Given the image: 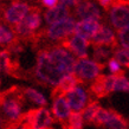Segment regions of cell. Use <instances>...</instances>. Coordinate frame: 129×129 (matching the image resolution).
I'll use <instances>...</instances> for the list:
<instances>
[{"label":"cell","instance_id":"obj_1","mask_svg":"<svg viewBox=\"0 0 129 129\" xmlns=\"http://www.w3.org/2000/svg\"><path fill=\"white\" fill-rule=\"evenodd\" d=\"M76 59L77 57L64 44L43 49L36 58V79L56 89L67 75L74 72Z\"/></svg>","mask_w":129,"mask_h":129},{"label":"cell","instance_id":"obj_2","mask_svg":"<svg viewBox=\"0 0 129 129\" xmlns=\"http://www.w3.org/2000/svg\"><path fill=\"white\" fill-rule=\"evenodd\" d=\"M24 103L23 95L16 91L7 92L0 98V114L3 115L7 124L14 125L24 120Z\"/></svg>","mask_w":129,"mask_h":129},{"label":"cell","instance_id":"obj_3","mask_svg":"<svg viewBox=\"0 0 129 129\" xmlns=\"http://www.w3.org/2000/svg\"><path fill=\"white\" fill-rule=\"evenodd\" d=\"M103 70L104 64L98 63L89 56L77 58L74 67V74L81 83H92L101 76Z\"/></svg>","mask_w":129,"mask_h":129},{"label":"cell","instance_id":"obj_4","mask_svg":"<svg viewBox=\"0 0 129 129\" xmlns=\"http://www.w3.org/2000/svg\"><path fill=\"white\" fill-rule=\"evenodd\" d=\"M77 18L74 14L60 19L56 23L49 24L45 28V37L53 43H64L72 33H75Z\"/></svg>","mask_w":129,"mask_h":129},{"label":"cell","instance_id":"obj_5","mask_svg":"<svg viewBox=\"0 0 129 129\" xmlns=\"http://www.w3.org/2000/svg\"><path fill=\"white\" fill-rule=\"evenodd\" d=\"M44 17L38 10H33L28 12V14L24 18L19 24L14 26V31L20 38H31L38 32L43 26Z\"/></svg>","mask_w":129,"mask_h":129},{"label":"cell","instance_id":"obj_6","mask_svg":"<svg viewBox=\"0 0 129 129\" xmlns=\"http://www.w3.org/2000/svg\"><path fill=\"white\" fill-rule=\"evenodd\" d=\"M32 10L31 5L25 0H12L11 3L5 6L3 10V20L11 26H16L19 24L28 12Z\"/></svg>","mask_w":129,"mask_h":129},{"label":"cell","instance_id":"obj_7","mask_svg":"<svg viewBox=\"0 0 129 129\" xmlns=\"http://www.w3.org/2000/svg\"><path fill=\"white\" fill-rule=\"evenodd\" d=\"M24 122L35 129H47L53 125L55 118L52 116L51 110H47L46 107L31 109L24 116Z\"/></svg>","mask_w":129,"mask_h":129},{"label":"cell","instance_id":"obj_8","mask_svg":"<svg viewBox=\"0 0 129 129\" xmlns=\"http://www.w3.org/2000/svg\"><path fill=\"white\" fill-rule=\"evenodd\" d=\"M64 95H65L72 111H82L91 102L90 101L89 90L86 89V86L83 85L81 82L77 85H75L72 89L67 91Z\"/></svg>","mask_w":129,"mask_h":129},{"label":"cell","instance_id":"obj_9","mask_svg":"<svg viewBox=\"0 0 129 129\" xmlns=\"http://www.w3.org/2000/svg\"><path fill=\"white\" fill-rule=\"evenodd\" d=\"M108 21L116 31L129 25V5L114 3L108 8Z\"/></svg>","mask_w":129,"mask_h":129},{"label":"cell","instance_id":"obj_10","mask_svg":"<svg viewBox=\"0 0 129 129\" xmlns=\"http://www.w3.org/2000/svg\"><path fill=\"white\" fill-rule=\"evenodd\" d=\"M51 113H52V116L55 118V121L63 123V124H67L72 110H71L69 102H68L64 94L55 91L53 100H52V103H51Z\"/></svg>","mask_w":129,"mask_h":129},{"label":"cell","instance_id":"obj_11","mask_svg":"<svg viewBox=\"0 0 129 129\" xmlns=\"http://www.w3.org/2000/svg\"><path fill=\"white\" fill-rule=\"evenodd\" d=\"M74 16L77 19H98L102 20L103 12L97 1L94 0H82L74 8Z\"/></svg>","mask_w":129,"mask_h":129},{"label":"cell","instance_id":"obj_12","mask_svg":"<svg viewBox=\"0 0 129 129\" xmlns=\"http://www.w3.org/2000/svg\"><path fill=\"white\" fill-rule=\"evenodd\" d=\"M63 44H64L77 58L88 57V56H89L90 47L92 46V44H91V42H90L89 39H86V38L77 35V33H72Z\"/></svg>","mask_w":129,"mask_h":129},{"label":"cell","instance_id":"obj_13","mask_svg":"<svg viewBox=\"0 0 129 129\" xmlns=\"http://www.w3.org/2000/svg\"><path fill=\"white\" fill-rule=\"evenodd\" d=\"M115 79L116 75L107 74L101 75L96 81L91 84V91L94 92L97 97H104L114 92V86H115Z\"/></svg>","mask_w":129,"mask_h":129},{"label":"cell","instance_id":"obj_14","mask_svg":"<svg viewBox=\"0 0 129 129\" xmlns=\"http://www.w3.org/2000/svg\"><path fill=\"white\" fill-rule=\"evenodd\" d=\"M102 25H103L102 21L98 19H77L75 33L82 36L91 42V39L102 27Z\"/></svg>","mask_w":129,"mask_h":129},{"label":"cell","instance_id":"obj_15","mask_svg":"<svg viewBox=\"0 0 129 129\" xmlns=\"http://www.w3.org/2000/svg\"><path fill=\"white\" fill-rule=\"evenodd\" d=\"M23 100L24 103L27 104L31 109H38V108H44L47 106V97L45 95L39 91L38 89H36L33 86H28L23 90Z\"/></svg>","mask_w":129,"mask_h":129},{"label":"cell","instance_id":"obj_16","mask_svg":"<svg viewBox=\"0 0 129 129\" xmlns=\"http://www.w3.org/2000/svg\"><path fill=\"white\" fill-rule=\"evenodd\" d=\"M92 45H113L117 44V31L111 25H102L100 31L91 39Z\"/></svg>","mask_w":129,"mask_h":129},{"label":"cell","instance_id":"obj_17","mask_svg":"<svg viewBox=\"0 0 129 129\" xmlns=\"http://www.w3.org/2000/svg\"><path fill=\"white\" fill-rule=\"evenodd\" d=\"M71 8H69L68 6L63 5L59 3L58 5H56L55 7H51V8H46L45 13L43 14L44 17V21L46 25L49 24H52V23H56L60 19H64L71 14L70 12Z\"/></svg>","mask_w":129,"mask_h":129},{"label":"cell","instance_id":"obj_18","mask_svg":"<svg viewBox=\"0 0 129 129\" xmlns=\"http://www.w3.org/2000/svg\"><path fill=\"white\" fill-rule=\"evenodd\" d=\"M114 55L113 45H92V58L98 63L106 64Z\"/></svg>","mask_w":129,"mask_h":129},{"label":"cell","instance_id":"obj_19","mask_svg":"<svg viewBox=\"0 0 129 129\" xmlns=\"http://www.w3.org/2000/svg\"><path fill=\"white\" fill-rule=\"evenodd\" d=\"M18 37L14 27L8 24H0V46H10Z\"/></svg>","mask_w":129,"mask_h":129},{"label":"cell","instance_id":"obj_20","mask_svg":"<svg viewBox=\"0 0 129 129\" xmlns=\"http://www.w3.org/2000/svg\"><path fill=\"white\" fill-rule=\"evenodd\" d=\"M79 83V79L75 76V74H69L67 75L64 78L62 79V82L59 83V85L55 89L56 92H60V94H65L67 91L72 89L75 85H77Z\"/></svg>","mask_w":129,"mask_h":129},{"label":"cell","instance_id":"obj_21","mask_svg":"<svg viewBox=\"0 0 129 129\" xmlns=\"http://www.w3.org/2000/svg\"><path fill=\"white\" fill-rule=\"evenodd\" d=\"M116 114V111L110 109H106V108H100V110L97 111L96 116H95V120L92 122V124L97 125V127H104V125L108 123V122L113 118V116Z\"/></svg>","mask_w":129,"mask_h":129},{"label":"cell","instance_id":"obj_22","mask_svg":"<svg viewBox=\"0 0 129 129\" xmlns=\"http://www.w3.org/2000/svg\"><path fill=\"white\" fill-rule=\"evenodd\" d=\"M100 108H101V104L98 102H90L89 104L82 110V115L85 124H90V123L94 122L95 116H96L97 111L100 110Z\"/></svg>","mask_w":129,"mask_h":129},{"label":"cell","instance_id":"obj_23","mask_svg":"<svg viewBox=\"0 0 129 129\" xmlns=\"http://www.w3.org/2000/svg\"><path fill=\"white\" fill-rule=\"evenodd\" d=\"M114 92L117 94H129V78L123 74L116 75Z\"/></svg>","mask_w":129,"mask_h":129},{"label":"cell","instance_id":"obj_24","mask_svg":"<svg viewBox=\"0 0 129 129\" xmlns=\"http://www.w3.org/2000/svg\"><path fill=\"white\" fill-rule=\"evenodd\" d=\"M84 124H85V122L83 118L82 111H72L65 125L71 129H82Z\"/></svg>","mask_w":129,"mask_h":129},{"label":"cell","instance_id":"obj_25","mask_svg":"<svg viewBox=\"0 0 129 129\" xmlns=\"http://www.w3.org/2000/svg\"><path fill=\"white\" fill-rule=\"evenodd\" d=\"M104 128H108V129H127L128 128V122L125 121L121 115H118V114L116 113L113 116V118L104 125Z\"/></svg>","mask_w":129,"mask_h":129},{"label":"cell","instance_id":"obj_26","mask_svg":"<svg viewBox=\"0 0 129 129\" xmlns=\"http://www.w3.org/2000/svg\"><path fill=\"white\" fill-rule=\"evenodd\" d=\"M113 56L123 65V68H128L129 69V49L118 46L116 49H114Z\"/></svg>","mask_w":129,"mask_h":129},{"label":"cell","instance_id":"obj_27","mask_svg":"<svg viewBox=\"0 0 129 129\" xmlns=\"http://www.w3.org/2000/svg\"><path fill=\"white\" fill-rule=\"evenodd\" d=\"M106 69L108 71V74H113V75H118L123 72V65L114 56L108 59V62L106 63Z\"/></svg>","mask_w":129,"mask_h":129},{"label":"cell","instance_id":"obj_28","mask_svg":"<svg viewBox=\"0 0 129 129\" xmlns=\"http://www.w3.org/2000/svg\"><path fill=\"white\" fill-rule=\"evenodd\" d=\"M117 44L118 46L129 49V25L117 31Z\"/></svg>","mask_w":129,"mask_h":129},{"label":"cell","instance_id":"obj_29","mask_svg":"<svg viewBox=\"0 0 129 129\" xmlns=\"http://www.w3.org/2000/svg\"><path fill=\"white\" fill-rule=\"evenodd\" d=\"M81 1H82V0H59L60 4L65 5V6H68L69 8H75Z\"/></svg>","mask_w":129,"mask_h":129},{"label":"cell","instance_id":"obj_30","mask_svg":"<svg viewBox=\"0 0 129 129\" xmlns=\"http://www.w3.org/2000/svg\"><path fill=\"white\" fill-rule=\"evenodd\" d=\"M40 3L45 8L55 7L56 5L59 4V0H40Z\"/></svg>","mask_w":129,"mask_h":129},{"label":"cell","instance_id":"obj_31","mask_svg":"<svg viewBox=\"0 0 129 129\" xmlns=\"http://www.w3.org/2000/svg\"><path fill=\"white\" fill-rule=\"evenodd\" d=\"M98 3V5L101 6L102 8H109L111 5L114 4L115 0H96Z\"/></svg>","mask_w":129,"mask_h":129},{"label":"cell","instance_id":"obj_32","mask_svg":"<svg viewBox=\"0 0 129 129\" xmlns=\"http://www.w3.org/2000/svg\"><path fill=\"white\" fill-rule=\"evenodd\" d=\"M6 124H7V123H6V121H5V118L3 117V115L0 114V129L5 128V125H6Z\"/></svg>","mask_w":129,"mask_h":129},{"label":"cell","instance_id":"obj_33","mask_svg":"<svg viewBox=\"0 0 129 129\" xmlns=\"http://www.w3.org/2000/svg\"><path fill=\"white\" fill-rule=\"evenodd\" d=\"M0 11H1V1H0Z\"/></svg>","mask_w":129,"mask_h":129},{"label":"cell","instance_id":"obj_34","mask_svg":"<svg viewBox=\"0 0 129 129\" xmlns=\"http://www.w3.org/2000/svg\"><path fill=\"white\" fill-rule=\"evenodd\" d=\"M0 24H1V21H0Z\"/></svg>","mask_w":129,"mask_h":129}]
</instances>
